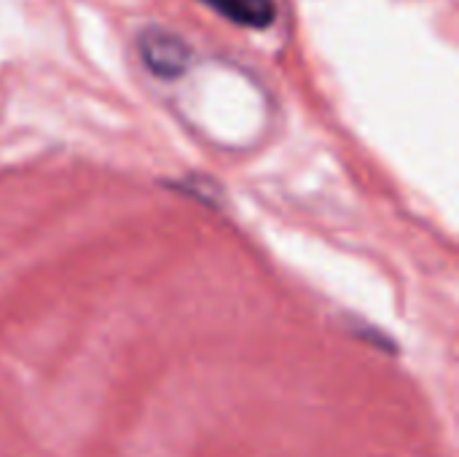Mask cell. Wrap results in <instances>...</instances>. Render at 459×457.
Segmentation results:
<instances>
[{"label": "cell", "instance_id": "obj_1", "mask_svg": "<svg viewBox=\"0 0 459 457\" xmlns=\"http://www.w3.org/2000/svg\"><path fill=\"white\" fill-rule=\"evenodd\" d=\"M137 48H140V57H143L145 67L159 78H178V75L186 73V67L191 62L188 43L180 35H175L172 30H164V27L143 30L140 38H137Z\"/></svg>", "mask_w": 459, "mask_h": 457}, {"label": "cell", "instance_id": "obj_2", "mask_svg": "<svg viewBox=\"0 0 459 457\" xmlns=\"http://www.w3.org/2000/svg\"><path fill=\"white\" fill-rule=\"evenodd\" d=\"M215 13L226 16L234 24L266 30L277 19V3L274 0H202Z\"/></svg>", "mask_w": 459, "mask_h": 457}]
</instances>
